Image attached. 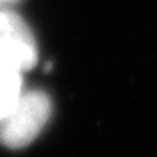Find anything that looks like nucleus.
Returning a JSON list of instances; mask_svg holds the SVG:
<instances>
[{
  "label": "nucleus",
  "mask_w": 157,
  "mask_h": 157,
  "mask_svg": "<svg viewBox=\"0 0 157 157\" xmlns=\"http://www.w3.org/2000/svg\"><path fill=\"white\" fill-rule=\"evenodd\" d=\"M23 93L21 72L0 63V120L11 111Z\"/></svg>",
  "instance_id": "nucleus-3"
},
{
  "label": "nucleus",
  "mask_w": 157,
  "mask_h": 157,
  "mask_svg": "<svg viewBox=\"0 0 157 157\" xmlns=\"http://www.w3.org/2000/svg\"><path fill=\"white\" fill-rule=\"evenodd\" d=\"M11 2H15V0H0V6H3L6 3H11ZM0 10H2V8H0Z\"/></svg>",
  "instance_id": "nucleus-4"
},
{
  "label": "nucleus",
  "mask_w": 157,
  "mask_h": 157,
  "mask_svg": "<svg viewBox=\"0 0 157 157\" xmlns=\"http://www.w3.org/2000/svg\"><path fill=\"white\" fill-rule=\"evenodd\" d=\"M37 56V44L29 26L13 11L0 10V63L23 72L35 66Z\"/></svg>",
  "instance_id": "nucleus-2"
},
{
  "label": "nucleus",
  "mask_w": 157,
  "mask_h": 157,
  "mask_svg": "<svg viewBox=\"0 0 157 157\" xmlns=\"http://www.w3.org/2000/svg\"><path fill=\"white\" fill-rule=\"evenodd\" d=\"M52 116V101L40 90L23 91L11 111L0 120V143L5 147H26L39 136Z\"/></svg>",
  "instance_id": "nucleus-1"
}]
</instances>
